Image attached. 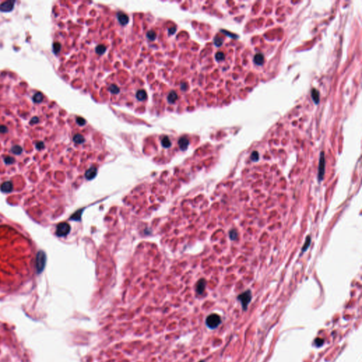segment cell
<instances>
[{"label": "cell", "mask_w": 362, "mask_h": 362, "mask_svg": "<svg viewBox=\"0 0 362 362\" xmlns=\"http://www.w3.org/2000/svg\"><path fill=\"white\" fill-rule=\"evenodd\" d=\"M252 292L250 289L246 290V291L241 293V294L238 296L237 299L241 302L242 309L244 311H246L248 310V305L252 300Z\"/></svg>", "instance_id": "cell-1"}, {"label": "cell", "mask_w": 362, "mask_h": 362, "mask_svg": "<svg viewBox=\"0 0 362 362\" xmlns=\"http://www.w3.org/2000/svg\"><path fill=\"white\" fill-rule=\"evenodd\" d=\"M206 325L209 329H216L221 323V318L218 314L212 313L206 318Z\"/></svg>", "instance_id": "cell-2"}, {"label": "cell", "mask_w": 362, "mask_h": 362, "mask_svg": "<svg viewBox=\"0 0 362 362\" xmlns=\"http://www.w3.org/2000/svg\"><path fill=\"white\" fill-rule=\"evenodd\" d=\"M35 262H36L35 267H36L37 272V274H40L44 270L46 264V255L43 251L41 250L37 252Z\"/></svg>", "instance_id": "cell-3"}, {"label": "cell", "mask_w": 362, "mask_h": 362, "mask_svg": "<svg viewBox=\"0 0 362 362\" xmlns=\"http://www.w3.org/2000/svg\"><path fill=\"white\" fill-rule=\"evenodd\" d=\"M325 173V154L323 151L320 152V160L318 164V179L319 182L322 181L324 179Z\"/></svg>", "instance_id": "cell-4"}, {"label": "cell", "mask_w": 362, "mask_h": 362, "mask_svg": "<svg viewBox=\"0 0 362 362\" xmlns=\"http://www.w3.org/2000/svg\"><path fill=\"white\" fill-rule=\"evenodd\" d=\"M70 232V226L67 223H60L57 226L56 235L59 237L66 236Z\"/></svg>", "instance_id": "cell-5"}, {"label": "cell", "mask_w": 362, "mask_h": 362, "mask_svg": "<svg viewBox=\"0 0 362 362\" xmlns=\"http://www.w3.org/2000/svg\"><path fill=\"white\" fill-rule=\"evenodd\" d=\"M15 1H6L1 3L0 4V12H10L14 9Z\"/></svg>", "instance_id": "cell-6"}, {"label": "cell", "mask_w": 362, "mask_h": 362, "mask_svg": "<svg viewBox=\"0 0 362 362\" xmlns=\"http://www.w3.org/2000/svg\"><path fill=\"white\" fill-rule=\"evenodd\" d=\"M117 18L118 20L120 22V24L123 26H125L128 24L129 22V17L127 14L122 12H119L117 13Z\"/></svg>", "instance_id": "cell-7"}, {"label": "cell", "mask_w": 362, "mask_h": 362, "mask_svg": "<svg viewBox=\"0 0 362 362\" xmlns=\"http://www.w3.org/2000/svg\"><path fill=\"white\" fill-rule=\"evenodd\" d=\"M178 143L180 149L182 150V151H185V150L187 149L188 146H189L190 141L189 139L186 137H182L178 139Z\"/></svg>", "instance_id": "cell-8"}, {"label": "cell", "mask_w": 362, "mask_h": 362, "mask_svg": "<svg viewBox=\"0 0 362 362\" xmlns=\"http://www.w3.org/2000/svg\"><path fill=\"white\" fill-rule=\"evenodd\" d=\"M206 284H207V282H206L205 279H200L198 282L196 286V291L198 294H202V293H203V292L205 289Z\"/></svg>", "instance_id": "cell-9"}, {"label": "cell", "mask_w": 362, "mask_h": 362, "mask_svg": "<svg viewBox=\"0 0 362 362\" xmlns=\"http://www.w3.org/2000/svg\"><path fill=\"white\" fill-rule=\"evenodd\" d=\"M12 190H13V184L9 181L4 182L1 185V190L3 193H10L12 191Z\"/></svg>", "instance_id": "cell-10"}, {"label": "cell", "mask_w": 362, "mask_h": 362, "mask_svg": "<svg viewBox=\"0 0 362 362\" xmlns=\"http://www.w3.org/2000/svg\"><path fill=\"white\" fill-rule=\"evenodd\" d=\"M97 175V169L94 167H91L86 173L85 176L88 180H92Z\"/></svg>", "instance_id": "cell-11"}, {"label": "cell", "mask_w": 362, "mask_h": 362, "mask_svg": "<svg viewBox=\"0 0 362 362\" xmlns=\"http://www.w3.org/2000/svg\"><path fill=\"white\" fill-rule=\"evenodd\" d=\"M254 62L257 65H262L265 62V57L264 55L261 53L256 54L253 59Z\"/></svg>", "instance_id": "cell-12"}, {"label": "cell", "mask_w": 362, "mask_h": 362, "mask_svg": "<svg viewBox=\"0 0 362 362\" xmlns=\"http://www.w3.org/2000/svg\"><path fill=\"white\" fill-rule=\"evenodd\" d=\"M146 97H147V94H146V92L144 90L141 89V90L137 91V94H136V98L139 101H144V100H146Z\"/></svg>", "instance_id": "cell-13"}, {"label": "cell", "mask_w": 362, "mask_h": 362, "mask_svg": "<svg viewBox=\"0 0 362 362\" xmlns=\"http://www.w3.org/2000/svg\"><path fill=\"white\" fill-rule=\"evenodd\" d=\"M178 94H177L176 92H175V91L170 92L167 97L168 101L169 103H174L175 102L178 100Z\"/></svg>", "instance_id": "cell-14"}, {"label": "cell", "mask_w": 362, "mask_h": 362, "mask_svg": "<svg viewBox=\"0 0 362 362\" xmlns=\"http://www.w3.org/2000/svg\"><path fill=\"white\" fill-rule=\"evenodd\" d=\"M311 237L310 236H308L307 237H306L305 243H304V245H303V247H302L301 253L300 255H302L303 254H304V252H305L306 250H307L308 249H309L310 245H311Z\"/></svg>", "instance_id": "cell-15"}, {"label": "cell", "mask_w": 362, "mask_h": 362, "mask_svg": "<svg viewBox=\"0 0 362 362\" xmlns=\"http://www.w3.org/2000/svg\"><path fill=\"white\" fill-rule=\"evenodd\" d=\"M311 97L315 104H318L319 101H320V94H319L318 90L313 89L311 91Z\"/></svg>", "instance_id": "cell-16"}, {"label": "cell", "mask_w": 362, "mask_h": 362, "mask_svg": "<svg viewBox=\"0 0 362 362\" xmlns=\"http://www.w3.org/2000/svg\"><path fill=\"white\" fill-rule=\"evenodd\" d=\"M73 141H74V143H76V144H81L85 141V138H84L81 134H75L74 137H73Z\"/></svg>", "instance_id": "cell-17"}, {"label": "cell", "mask_w": 362, "mask_h": 362, "mask_svg": "<svg viewBox=\"0 0 362 362\" xmlns=\"http://www.w3.org/2000/svg\"><path fill=\"white\" fill-rule=\"evenodd\" d=\"M33 101L36 103H41V102L43 101V95L40 92L36 93V94L33 96Z\"/></svg>", "instance_id": "cell-18"}, {"label": "cell", "mask_w": 362, "mask_h": 362, "mask_svg": "<svg viewBox=\"0 0 362 362\" xmlns=\"http://www.w3.org/2000/svg\"><path fill=\"white\" fill-rule=\"evenodd\" d=\"M161 144L164 148H169L171 146V141L168 137H164L161 139Z\"/></svg>", "instance_id": "cell-19"}, {"label": "cell", "mask_w": 362, "mask_h": 362, "mask_svg": "<svg viewBox=\"0 0 362 362\" xmlns=\"http://www.w3.org/2000/svg\"><path fill=\"white\" fill-rule=\"evenodd\" d=\"M105 50H106V47L103 45H98L96 48V53L99 55H103Z\"/></svg>", "instance_id": "cell-20"}, {"label": "cell", "mask_w": 362, "mask_h": 362, "mask_svg": "<svg viewBox=\"0 0 362 362\" xmlns=\"http://www.w3.org/2000/svg\"><path fill=\"white\" fill-rule=\"evenodd\" d=\"M108 91L112 94H118L120 93V88L115 84H112L108 87Z\"/></svg>", "instance_id": "cell-21"}, {"label": "cell", "mask_w": 362, "mask_h": 362, "mask_svg": "<svg viewBox=\"0 0 362 362\" xmlns=\"http://www.w3.org/2000/svg\"><path fill=\"white\" fill-rule=\"evenodd\" d=\"M11 151H12V153L14 154L19 155V154H21V153H22L23 149L21 148L20 146H18V145H16V146H14L12 148Z\"/></svg>", "instance_id": "cell-22"}, {"label": "cell", "mask_w": 362, "mask_h": 362, "mask_svg": "<svg viewBox=\"0 0 362 362\" xmlns=\"http://www.w3.org/2000/svg\"><path fill=\"white\" fill-rule=\"evenodd\" d=\"M229 238L231 241H236L238 238V231L236 229H231L229 231Z\"/></svg>", "instance_id": "cell-23"}, {"label": "cell", "mask_w": 362, "mask_h": 362, "mask_svg": "<svg viewBox=\"0 0 362 362\" xmlns=\"http://www.w3.org/2000/svg\"><path fill=\"white\" fill-rule=\"evenodd\" d=\"M61 48H62V45H61V44L60 43L57 42L53 44V52L55 54H57L58 53H60V51L61 50Z\"/></svg>", "instance_id": "cell-24"}, {"label": "cell", "mask_w": 362, "mask_h": 362, "mask_svg": "<svg viewBox=\"0 0 362 362\" xmlns=\"http://www.w3.org/2000/svg\"><path fill=\"white\" fill-rule=\"evenodd\" d=\"M146 37H147L149 40H154L156 37V33L154 30H149L146 33Z\"/></svg>", "instance_id": "cell-25"}, {"label": "cell", "mask_w": 362, "mask_h": 362, "mask_svg": "<svg viewBox=\"0 0 362 362\" xmlns=\"http://www.w3.org/2000/svg\"><path fill=\"white\" fill-rule=\"evenodd\" d=\"M260 159V156H259V153L257 151H252V153L251 154V155H250V159L252 161H257L259 160Z\"/></svg>", "instance_id": "cell-26"}, {"label": "cell", "mask_w": 362, "mask_h": 362, "mask_svg": "<svg viewBox=\"0 0 362 362\" xmlns=\"http://www.w3.org/2000/svg\"><path fill=\"white\" fill-rule=\"evenodd\" d=\"M81 211L82 210H79V211H76L75 214H74L72 216H71V219L74 220V221H78V220H80L81 214Z\"/></svg>", "instance_id": "cell-27"}, {"label": "cell", "mask_w": 362, "mask_h": 362, "mask_svg": "<svg viewBox=\"0 0 362 362\" xmlns=\"http://www.w3.org/2000/svg\"><path fill=\"white\" fill-rule=\"evenodd\" d=\"M215 58L217 61H222L225 59V55L221 52H218L215 55Z\"/></svg>", "instance_id": "cell-28"}, {"label": "cell", "mask_w": 362, "mask_h": 362, "mask_svg": "<svg viewBox=\"0 0 362 362\" xmlns=\"http://www.w3.org/2000/svg\"><path fill=\"white\" fill-rule=\"evenodd\" d=\"M4 161L5 164H12L15 161L14 158L12 156H6L4 159Z\"/></svg>", "instance_id": "cell-29"}, {"label": "cell", "mask_w": 362, "mask_h": 362, "mask_svg": "<svg viewBox=\"0 0 362 362\" xmlns=\"http://www.w3.org/2000/svg\"><path fill=\"white\" fill-rule=\"evenodd\" d=\"M76 123H77L79 125H80V126H84V125L87 123V121H86L83 118L77 117L76 118Z\"/></svg>", "instance_id": "cell-30"}, {"label": "cell", "mask_w": 362, "mask_h": 362, "mask_svg": "<svg viewBox=\"0 0 362 362\" xmlns=\"http://www.w3.org/2000/svg\"><path fill=\"white\" fill-rule=\"evenodd\" d=\"M324 340L323 339H320V338H316L315 340V345L317 346V347H320V346L322 345V344H323Z\"/></svg>", "instance_id": "cell-31"}, {"label": "cell", "mask_w": 362, "mask_h": 362, "mask_svg": "<svg viewBox=\"0 0 362 362\" xmlns=\"http://www.w3.org/2000/svg\"><path fill=\"white\" fill-rule=\"evenodd\" d=\"M222 43H223V41L220 37H216L214 38V44L216 45L217 47H219V46H221L222 45Z\"/></svg>", "instance_id": "cell-32"}, {"label": "cell", "mask_w": 362, "mask_h": 362, "mask_svg": "<svg viewBox=\"0 0 362 362\" xmlns=\"http://www.w3.org/2000/svg\"><path fill=\"white\" fill-rule=\"evenodd\" d=\"M35 146H36V148L38 150H41L43 149H44L45 144L43 141H38V142H37L36 144H35Z\"/></svg>", "instance_id": "cell-33"}, {"label": "cell", "mask_w": 362, "mask_h": 362, "mask_svg": "<svg viewBox=\"0 0 362 362\" xmlns=\"http://www.w3.org/2000/svg\"><path fill=\"white\" fill-rule=\"evenodd\" d=\"M8 132V128L4 125H0V133L4 134Z\"/></svg>", "instance_id": "cell-34"}, {"label": "cell", "mask_w": 362, "mask_h": 362, "mask_svg": "<svg viewBox=\"0 0 362 362\" xmlns=\"http://www.w3.org/2000/svg\"><path fill=\"white\" fill-rule=\"evenodd\" d=\"M38 122H39L38 118H37V117H33L31 119V120H30V124H33V123H34V124H36V123H38Z\"/></svg>", "instance_id": "cell-35"}, {"label": "cell", "mask_w": 362, "mask_h": 362, "mask_svg": "<svg viewBox=\"0 0 362 362\" xmlns=\"http://www.w3.org/2000/svg\"><path fill=\"white\" fill-rule=\"evenodd\" d=\"M180 87H181V89H182V90L186 91V90H187V84H186L185 82H182V83H181Z\"/></svg>", "instance_id": "cell-36"}, {"label": "cell", "mask_w": 362, "mask_h": 362, "mask_svg": "<svg viewBox=\"0 0 362 362\" xmlns=\"http://www.w3.org/2000/svg\"><path fill=\"white\" fill-rule=\"evenodd\" d=\"M175 31H176V28H175V27H173V28H169V30H168V33H169L170 35H172V34H174L175 33Z\"/></svg>", "instance_id": "cell-37"}, {"label": "cell", "mask_w": 362, "mask_h": 362, "mask_svg": "<svg viewBox=\"0 0 362 362\" xmlns=\"http://www.w3.org/2000/svg\"><path fill=\"white\" fill-rule=\"evenodd\" d=\"M199 362H206L205 361H204V360H202V361H200Z\"/></svg>", "instance_id": "cell-38"}]
</instances>
